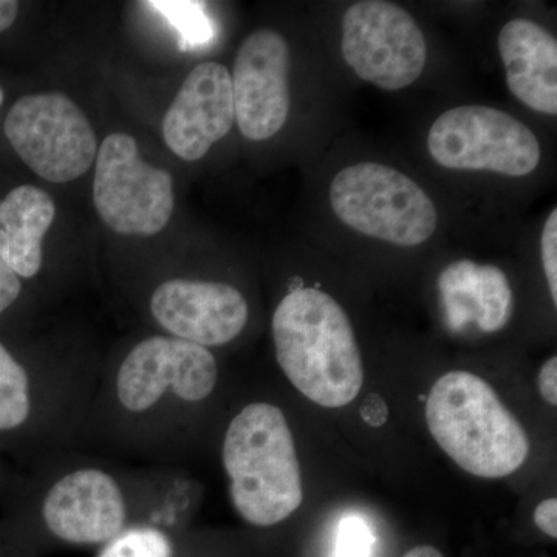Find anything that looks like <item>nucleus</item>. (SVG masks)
Here are the masks:
<instances>
[{
    "instance_id": "nucleus-1",
    "label": "nucleus",
    "mask_w": 557,
    "mask_h": 557,
    "mask_svg": "<svg viewBox=\"0 0 557 557\" xmlns=\"http://www.w3.org/2000/svg\"><path fill=\"white\" fill-rule=\"evenodd\" d=\"M278 368L304 397L322 408L350 405L364 366L346 311L318 288L292 289L273 314Z\"/></svg>"
},
{
    "instance_id": "nucleus-2",
    "label": "nucleus",
    "mask_w": 557,
    "mask_h": 557,
    "mask_svg": "<svg viewBox=\"0 0 557 557\" xmlns=\"http://www.w3.org/2000/svg\"><path fill=\"white\" fill-rule=\"evenodd\" d=\"M222 458L231 502L245 522L277 525L302 505L295 438L277 406L251 403L242 409L226 429Z\"/></svg>"
},
{
    "instance_id": "nucleus-3",
    "label": "nucleus",
    "mask_w": 557,
    "mask_h": 557,
    "mask_svg": "<svg viewBox=\"0 0 557 557\" xmlns=\"http://www.w3.org/2000/svg\"><path fill=\"white\" fill-rule=\"evenodd\" d=\"M424 412L440 448L475 478H507L530 456L525 429L474 373L456 370L440 376Z\"/></svg>"
},
{
    "instance_id": "nucleus-4",
    "label": "nucleus",
    "mask_w": 557,
    "mask_h": 557,
    "mask_svg": "<svg viewBox=\"0 0 557 557\" xmlns=\"http://www.w3.org/2000/svg\"><path fill=\"white\" fill-rule=\"evenodd\" d=\"M336 218L362 236L412 248L434 236L438 212L426 190L386 164L344 168L330 185Z\"/></svg>"
},
{
    "instance_id": "nucleus-5",
    "label": "nucleus",
    "mask_w": 557,
    "mask_h": 557,
    "mask_svg": "<svg viewBox=\"0 0 557 557\" xmlns=\"http://www.w3.org/2000/svg\"><path fill=\"white\" fill-rule=\"evenodd\" d=\"M428 149L440 166L527 177L541 163V143L522 121L490 106H458L435 120Z\"/></svg>"
},
{
    "instance_id": "nucleus-6",
    "label": "nucleus",
    "mask_w": 557,
    "mask_h": 557,
    "mask_svg": "<svg viewBox=\"0 0 557 557\" xmlns=\"http://www.w3.org/2000/svg\"><path fill=\"white\" fill-rule=\"evenodd\" d=\"M3 132L21 160L47 182L79 178L97 159V135L86 113L57 91L20 98Z\"/></svg>"
},
{
    "instance_id": "nucleus-7",
    "label": "nucleus",
    "mask_w": 557,
    "mask_h": 557,
    "mask_svg": "<svg viewBox=\"0 0 557 557\" xmlns=\"http://www.w3.org/2000/svg\"><path fill=\"white\" fill-rule=\"evenodd\" d=\"M94 201L109 228L123 236H156L174 211V180L139 157L137 141L123 132L102 141L95 166Z\"/></svg>"
},
{
    "instance_id": "nucleus-8",
    "label": "nucleus",
    "mask_w": 557,
    "mask_h": 557,
    "mask_svg": "<svg viewBox=\"0 0 557 557\" xmlns=\"http://www.w3.org/2000/svg\"><path fill=\"white\" fill-rule=\"evenodd\" d=\"M341 32L344 60L359 78L380 89H406L426 67V38L412 14L397 3H354L344 13Z\"/></svg>"
},
{
    "instance_id": "nucleus-9",
    "label": "nucleus",
    "mask_w": 557,
    "mask_h": 557,
    "mask_svg": "<svg viewBox=\"0 0 557 557\" xmlns=\"http://www.w3.org/2000/svg\"><path fill=\"white\" fill-rule=\"evenodd\" d=\"M218 380V361L209 348L174 336H150L121 362L115 394L121 408L145 413L170 394L180 401H203Z\"/></svg>"
},
{
    "instance_id": "nucleus-10",
    "label": "nucleus",
    "mask_w": 557,
    "mask_h": 557,
    "mask_svg": "<svg viewBox=\"0 0 557 557\" xmlns=\"http://www.w3.org/2000/svg\"><path fill=\"white\" fill-rule=\"evenodd\" d=\"M289 46L271 28L252 32L234 60V113L245 138L263 141L285 126L289 113Z\"/></svg>"
},
{
    "instance_id": "nucleus-11",
    "label": "nucleus",
    "mask_w": 557,
    "mask_h": 557,
    "mask_svg": "<svg viewBox=\"0 0 557 557\" xmlns=\"http://www.w3.org/2000/svg\"><path fill=\"white\" fill-rule=\"evenodd\" d=\"M40 519L67 544H109L126 527V496L119 480L104 469H73L44 494Z\"/></svg>"
},
{
    "instance_id": "nucleus-12",
    "label": "nucleus",
    "mask_w": 557,
    "mask_h": 557,
    "mask_svg": "<svg viewBox=\"0 0 557 557\" xmlns=\"http://www.w3.org/2000/svg\"><path fill=\"white\" fill-rule=\"evenodd\" d=\"M150 311L174 338L201 347H219L244 332L249 317L239 289L222 282L171 278L150 298Z\"/></svg>"
},
{
    "instance_id": "nucleus-13",
    "label": "nucleus",
    "mask_w": 557,
    "mask_h": 557,
    "mask_svg": "<svg viewBox=\"0 0 557 557\" xmlns=\"http://www.w3.org/2000/svg\"><path fill=\"white\" fill-rule=\"evenodd\" d=\"M234 121L230 70L219 62H201L189 73L164 115V143L180 159L197 161L230 134Z\"/></svg>"
},
{
    "instance_id": "nucleus-14",
    "label": "nucleus",
    "mask_w": 557,
    "mask_h": 557,
    "mask_svg": "<svg viewBox=\"0 0 557 557\" xmlns=\"http://www.w3.org/2000/svg\"><path fill=\"white\" fill-rule=\"evenodd\" d=\"M498 53L507 70L509 90L527 108L557 113V42L542 25L528 20L507 22L498 33Z\"/></svg>"
},
{
    "instance_id": "nucleus-15",
    "label": "nucleus",
    "mask_w": 557,
    "mask_h": 557,
    "mask_svg": "<svg viewBox=\"0 0 557 557\" xmlns=\"http://www.w3.org/2000/svg\"><path fill=\"white\" fill-rule=\"evenodd\" d=\"M57 215L49 194L32 185L11 190L0 201V258L21 278L42 267V242Z\"/></svg>"
},
{
    "instance_id": "nucleus-16",
    "label": "nucleus",
    "mask_w": 557,
    "mask_h": 557,
    "mask_svg": "<svg viewBox=\"0 0 557 557\" xmlns=\"http://www.w3.org/2000/svg\"><path fill=\"white\" fill-rule=\"evenodd\" d=\"M35 416V387L27 366L0 339V445L16 438Z\"/></svg>"
},
{
    "instance_id": "nucleus-17",
    "label": "nucleus",
    "mask_w": 557,
    "mask_h": 557,
    "mask_svg": "<svg viewBox=\"0 0 557 557\" xmlns=\"http://www.w3.org/2000/svg\"><path fill=\"white\" fill-rule=\"evenodd\" d=\"M478 267L471 260H457L440 274V299L453 332H461L478 322Z\"/></svg>"
},
{
    "instance_id": "nucleus-18",
    "label": "nucleus",
    "mask_w": 557,
    "mask_h": 557,
    "mask_svg": "<svg viewBox=\"0 0 557 557\" xmlns=\"http://www.w3.org/2000/svg\"><path fill=\"white\" fill-rule=\"evenodd\" d=\"M478 327L496 333L505 327L515 313V296L507 274L496 265L478 267Z\"/></svg>"
},
{
    "instance_id": "nucleus-19",
    "label": "nucleus",
    "mask_w": 557,
    "mask_h": 557,
    "mask_svg": "<svg viewBox=\"0 0 557 557\" xmlns=\"http://www.w3.org/2000/svg\"><path fill=\"white\" fill-rule=\"evenodd\" d=\"M145 5L166 17L172 27L178 32L182 50L197 49L214 38V27L205 13L203 3L185 2V0H152V2H145Z\"/></svg>"
},
{
    "instance_id": "nucleus-20",
    "label": "nucleus",
    "mask_w": 557,
    "mask_h": 557,
    "mask_svg": "<svg viewBox=\"0 0 557 557\" xmlns=\"http://www.w3.org/2000/svg\"><path fill=\"white\" fill-rule=\"evenodd\" d=\"M100 557H172V544L163 531L134 528L106 544Z\"/></svg>"
},
{
    "instance_id": "nucleus-21",
    "label": "nucleus",
    "mask_w": 557,
    "mask_h": 557,
    "mask_svg": "<svg viewBox=\"0 0 557 557\" xmlns=\"http://www.w3.org/2000/svg\"><path fill=\"white\" fill-rule=\"evenodd\" d=\"M373 536L364 520L348 516L339 525L336 557H370Z\"/></svg>"
},
{
    "instance_id": "nucleus-22",
    "label": "nucleus",
    "mask_w": 557,
    "mask_h": 557,
    "mask_svg": "<svg viewBox=\"0 0 557 557\" xmlns=\"http://www.w3.org/2000/svg\"><path fill=\"white\" fill-rule=\"evenodd\" d=\"M541 255L544 273L547 276L549 295L557 306V209H553L545 222L541 236Z\"/></svg>"
},
{
    "instance_id": "nucleus-23",
    "label": "nucleus",
    "mask_w": 557,
    "mask_h": 557,
    "mask_svg": "<svg viewBox=\"0 0 557 557\" xmlns=\"http://www.w3.org/2000/svg\"><path fill=\"white\" fill-rule=\"evenodd\" d=\"M21 293V277L0 258V317L16 304Z\"/></svg>"
},
{
    "instance_id": "nucleus-24",
    "label": "nucleus",
    "mask_w": 557,
    "mask_h": 557,
    "mask_svg": "<svg viewBox=\"0 0 557 557\" xmlns=\"http://www.w3.org/2000/svg\"><path fill=\"white\" fill-rule=\"evenodd\" d=\"M537 387L541 397L548 403L549 406L557 405V358H549L537 376Z\"/></svg>"
},
{
    "instance_id": "nucleus-25",
    "label": "nucleus",
    "mask_w": 557,
    "mask_h": 557,
    "mask_svg": "<svg viewBox=\"0 0 557 557\" xmlns=\"http://www.w3.org/2000/svg\"><path fill=\"white\" fill-rule=\"evenodd\" d=\"M534 522L548 537H557V500L555 497L541 502L534 509Z\"/></svg>"
},
{
    "instance_id": "nucleus-26",
    "label": "nucleus",
    "mask_w": 557,
    "mask_h": 557,
    "mask_svg": "<svg viewBox=\"0 0 557 557\" xmlns=\"http://www.w3.org/2000/svg\"><path fill=\"white\" fill-rule=\"evenodd\" d=\"M20 3L14 0H0V33L9 30L16 21Z\"/></svg>"
},
{
    "instance_id": "nucleus-27",
    "label": "nucleus",
    "mask_w": 557,
    "mask_h": 557,
    "mask_svg": "<svg viewBox=\"0 0 557 557\" xmlns=\"http://www.w3.org/2000/svg\"><path fill=\"white\" fill-rule=\"evenodd\" d=\"M403 557H443L442 553L437 548L429 547V545H421L406 553Z\"/></svg>"
},
{
    "instance_id": "nucleus-28",
    "label": "nucleus",
    "mask_w": 557,
    "mask_h": 557,
    "mask_svg": "<svg viewBox=\"0 0 557 557\" xmlns=\"http://www.w3.org/2000/svg\"><path fill=\"white\" fill-rule=\"evenodd\" d=\"M0 557H9V552L5 547H0Z\"/></svg>"
},
{
    "instance_id": "nucleus-29",
    "label": "nucleus",
    "mask_w": 557,
    "mask_h": 557,
    "mask_svg": "<svg viewBox=\"0 0 557 557\" xmlns=\"http://www.w3.org/2000/svg\"><path fill=\"white\" fill-rule=\"evenodd\" d=\"M3 98H5V95H3L2 87H0V108H2V104H3Z\"/></svg>"
},
{
    "instance_id": "nucleus-30",
    "label": "nucleus",
    "mask_w": 557,
    "mask_h": 557,
    "mask_svg": "<svg viewBox=\"0 0 557 557\" xmlns=\"http://www.w3.org/2000/svg\"><path fill=\"white\" fill-rule=\"evenodd\" d=\"M0 482H2V478H0Z\"/></svg>"
}]
</instances>
